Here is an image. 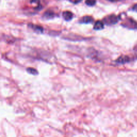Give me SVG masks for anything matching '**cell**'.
Masks as SVG:
<instances>
[{
    "mask_svg": "<svg viewBox=\"0 0 137 137\" xmlns=\"http://www.w3.org/2000/svg\"><path fill=\"white\" fill-rule=\"evenodd\" d=\"M105 21L107 24H109V25L114 24L118 21V18L114 14H112V15L107 17L105 19Z\"/></svg>",
    "mask_w": 137,
    "mask_h": 137,
    "instance_id": "cell-1",
    "label": "cell"
},
{
    "mask_svg": "<svg viewBox=\"0 0 137 137\" xmlns=\"http://www.w3.org/2000/svg\"><path fill=\"white\" fill-rule=\"evenodd\" d=\"M104 28V23L100 21H96L95 23L94 27H93L94 30H101Z\"/></svg>",
    "mask_w": 137,
    "mask_h": 137,
    "instance_id": "cell-2",
    "label": "cell"
},
{
    "mask_svg": "<svg viewBox=\"0 0 137 137\" xmlns=\"http://www.w3.org/2000/svg\"><path fill=\"white\" fill-rule=\"evenodd\" d=\"M129 61H130V58L128 56H126L119 57L118 59L116 61V63H119V64H124V63L128 62Z\"/></svg>",
    "mask_w": 137,
    "mask_h": 137,
    "instance_id": "cell-3",
    "label": "cell"
},
{
    "mask_svg": "<svg viewBox=\"0 0 137 137\" xmlns=\"http://www.w3.org/2000/svg\"><path fill=\"white\" fill-rule=\"evenodd\" d=\"M63 17L65 21H69L72 19L73 14L70 11H64L63 13Z\"/></svg>",
    "mask_w": 137,
    "mask_h": 137,
    "instance_id": "cell-4",
    "label": "cell"
},
{
    "mask_svg": "<svg viewBox=\"0 0 137 137\" xmlns=\"http://www.w3.org/2000/svg\"><path fill=\"white\" fill-rule=\"evenodd\" d=\"M81 23H85V24H89V23H91L93 22V19L91 16H85L83 17L81 20Z\"/></svg>",
    "mask_w": 137,
    "mask_h": 137,
    "instance_id": "cell-5",
    "label": "cell"
},
{
    "mask_svg": "<svg viewBox=\"0 0 137 137\" xmlns=\"http://www.w3.org/2000/svg\"><path fill=\"white\" fill-rule=\"evenodd\" d=\"M30 27H31L32 29H33L34 31H37L38 32H42L43 31V28L41 26L35 25H32V24H31V25H30Z\"/></svg>",
    "mask_w": 137,
    "mask_h": 137,
    "instance_id": "cell-6",
    "label": "cell"
},
{
    "mask_svg": "<svg viewBox=\"0 0 137 137\" xmlns=\"http://www.w3.org/2000/svg\"><path fill=\"white\" fill-rule=\"evenodd\" d=\"M27 72H28L30 74L33 75H37L38 74V72L35 68L32 67H28L27 68Z\"/></svg>",
    "mask_w": 137,
    "mask_h": 137,
    "instance_id": "cell-7",
    "label": "cell"
},
{
    "mask_svg": "<svg viewBox=\"0 0 137 137\" xmlns=\"http://www.w3.org/2000/svg\"><path fill=\"white\" fill-rule=\"evenodd\" d=\"M96 0H86L85 3L89 6H93L96 4Z\"/></svg>",
    "mask_w": 137,
    "mask_h": 137,
    "instance_id": "cell-8",
    "label": "cell"
},
{
    "mask_svg": "<svg viewBox=\"0 0 137 137\" xmlns=\"http://www.w3.org/2000/svg\"><path fill=\"white\" fill-rule=\"evenodd\" d=\"M53 13L52 12H49V11H47L46 12H45V15H46V17L47 18V17H52L53 16Z\"/></svg>",
    "mask_w": 137,
    "mask_h": 137,
    "instance_id": "cell-9",
    "label": "cell"
},
{
    "mask_svg": "<svg viewBox=\"0 0 137 137\" xmlns=\"http://www.w3.org/2000/svg\"><path fill=\"white\" fill-rule=\"evenodd\" d=\"M132 9H133V10L134 11L137 12V4H136L134 5V6H133V7Z\"/></svg>",
    "mask_w": 137,
    "mask_h": 137,
    "instance_id": "cell-10",
    "label": "cell"
},
{
    "mask_svg": "<svg viewBox=\"0 0 137 137\" xmlns=\"http://www.w3.org/2000/svg\"><path fill=\"white\" fill-rule=\"evenodd\" d=\"M37 1H38V0H32L31 2H34V3H36Z\"/></svg>",
    "mask_w": 137,
    "mask_h": 137,
    "instance_id": "cell-11",
    "label": "cell"
},
{
    "mask_svg": "<svg viewBox=\"0 0 137 137\" xmlns=\"http://www.w3.org/2000/svg\"><path fill=\"white\" fill-rule=\"evenodd\" d=\"M109 1H112V2H115V1H120V0H109Z\"/></svg>",
    "mask_w": 137,
    "mask_h": 137,
    "instance_id": "cell-12",
    "label": "cell"
}]
</instances>
